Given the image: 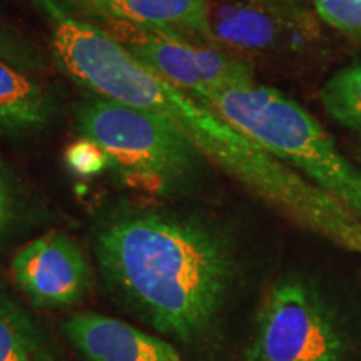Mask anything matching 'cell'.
<instances>
[{"label":"cell","instance_id":"obj_1","mask_svg":"<svg viewBox=\"0 0 361 361\" xmlns=\"http://www.w3.org/2000/svg\"><path fill=\"white\" fill-rule=\"evenodd\" d=\"M52 52L66 74L90 94L166 117L204 159L252 196L306 231L361 256V221L353 213L206 104L147 71L102 27L62 20L54 30Z\"/></svg>","mask_w":361,"mask_h":361},{"label":"cell","instance_id":"obj_2","mask_svg":"<svg viewBox=\"0 0 361 361\" xmlns=\"http://www.w3.org/2000/svg\"><path fill=\"white\" fill-rule=\"evenodd\" d=\"M94 251L111 291L147 326L180 343L209 335L231 296V246L200 218L117 213L99 228Z\"/></svg>","mask_w":361,"mask_h":361},{"label":"cell","instance_id":"obj_3","mask_svg":"<svg viewBox=\"0 0 361 361\" xmlns=\"http://www.w3.org/2000/svg\"><path fill=\"white\" fill-rule=\"evenodd\" d=\"M197 101L361 221V168L343 154L323 126L296 101L258 82L219 90Z\"/></svg>","mask_w":361,"mask_h":361},{"label":"cell","instance_id":"obj_4","mask_svg":"<svg viewBox=\"0 0 361 361\" xmlns=\"http://www.w3.org/2000/svg\"><path fill=\"white\" fill-rule=\"evenodd\" d=\"M80 137L102 149L109 168L129 186L173 196L196 183L204 157L169 119L90 94L74 111Z\"/></svg>","mask_w":361,"mask_h":361},{"label":"cell","instance_id":"obj_5","mask_svg":"<svg viewBox=\"0 0 361 361\" xmlns=\"http://www.w3.org/2000/svg\"><path fill=\"white\" fill-rule=\"evenodd\" d=\"M350 345L319 293L284 279L264 298L246 361H348Z\"/></svg>","mask_w":361,"mask_h":361},{"label":"cell","instance_id":"obj_6","mask_svg":"<svg viewBox=\"0 0 361 361\" xmlns=\"http://www.w3.org/2000/svg\"><path fill=\"white\" fill-rule=\"evenodd\" d=\"M104 24L102 29L139 64L194 99L256 82L247 59L218 45L191 42L126 22L104 20Z\"/></svg>","mask_w":361,"mask_h":361},{"label":"cell","instance_id":"obj_7","mask_svg":"<svg viewBox=\"0 0 361 361\" xmlns=\"http://www.w3.org/2000/svg\"><path fill=\"white\" fill-rule=\"evenodd\" d=\"M11 271L17 290L40 310L78 305L92 284V268L82 247L61 231H49L22 246Z\"/></svg>","mask_w":361,"mask_h":361},{"label":"cell","instance_id":"obj_8","mask_svg":"<svg viewBox=\"0 0 361 361\" xmlns=\"http://www.w3.org/2000/svg\"><path fill=\"white\" fill-rule=\"evenodd\" d=\"M62 333L85 361H183L162 336L107 314H72Z\"/></svg>","mask_w":361,"mask_h":361},{"label":"cell","instance_id":"obj_9","mask_svg":"<svg viewBox=\"0 0 361 361\" xmlns=\"http://www.w3.org/2000/svg\"><path fill=\"white\" fill-rule=\"evenodd\" d=\"M213 44L233 52H261L290 42V32H318L306 29L274 8L250 2H209Z\"/></svg>","mask_w":361,"mask_h":361},{"label":"cell","instance_id":"obj_10","mask_svg":"<svg viewBox=\"0 0 361 361\" xmlns=\"http://www.w3.org/2000/svg\"><path fill=\"white\" fill-rule=\"evenodd\" d=\"M99 20H116L186 39L213 44L209 0H96Z\"/></svg>","mask_w":361,"mask_h":361},{"label":"cell","instance_id":"obj_11","mask_svg":"<svg viewBox=\"0 0 361 361\" xmlns=\"http://www.w3.org/2000/svg\"><path fill=\"white\" fill-rule=\"evenodd\" d=\"M56 112L51 90L0 59V134L35 133L51 123Z\"/></svg>","mask_w":361,"mask_h":361},{"label":"cell","instance_id":"obj_12","mask_svg":"<svg viewBox=\"0 0 361 361\" xmlns=\"http://www.w3.org/2000/svg\"><path fill=\"white\" fill-rule=\"evenodd\" d=\"M0 361H64L32 316L0 290Z\"/></svg>","mask_w":361,"mask_h":361},{"label":"cell","instance_id":"obj_13","mask_svg":"<svg viewBox=\"0 0 361 361\" xmlns=\"http://www.w3.org/2000/svg\"><path fill=\"white\" fill-rule=\"evenodd\" d=\"M319 102L338 124L361 134V62L338 71L319 90Z\"/></svg>","mask_w":361,"mask_h":361},{"label":"cell","instance_id":"obj_14","mask_svg":"<svg viewBox=\"0 0 361 361\" xmlns=\"http://www.w3.org/2000/svg\"><path fill=\"white\" fill-rule=\"evenodd\" d=\"M311 4L324 24L361 42V0H311Z\"/></svg>","mask_w":361,"mask_h":361},{"label":"cell","instance_id":"obj_15","mask_svg":"<svg viewBox=\"0 0 361 361\" xmlns=\"http://www.w3.org/2000/svg\"><path fill=\"white\" fill-rule=\"evenodd\" d=\"M0 59L30 75L42 69L37 51L4 25H0Z\"/></svg>","mask_w":361,"mask_h":361},{"label":"cell","instance_id":"obj_16","mask_svg":"<svg viewBox=\"0 0 361 361\" xmlns=\"http://www.w3.org/2000/svg\"><path fill=\"white\" fill-rule=\"evenodd\" d=\"M66 162L72 173L79 176H97L109 169V159L97 144L80 137L66 151Z\"/></svg>","mask_w":361,"mask_h":361},{"label":"cell","instance_id":"obj_17","mask_svg":"<svg viewBox=\"0 0 361 361\" xmlns=\"http://www.w3.org/2000/svg\"><path fill=\"white\" fill-rule=\"evenodd\" d=\"M252 2L274 8V11L281 12L283 16L290 17L291 20L298 22L300 25L306 27V29L318 32L314 17L310 12L308 6H306V0H252Z\"/></svg>","mask_w":361,"mask_h":361},{"label":"cell","instance_id":"obj_18","mask_svg":"<svg viewBox=\"0 0 361 361\" xmlns=\"http://www.w3.org/2000/svg\"><path fill=\"white\" fill-rule=\"evenodd\" d=\"M13 209H16V201H13L12 188L2 168H0V243L6 238L8 226L12 223Z\"/></svg>","mask_w":361,"mask_h":361},{"label":"cell","instance_id":"obj_19","mask_svg":"<svg viewBox=\"0 0 361 361\" xmlns=\"http://www.w3.org/2000/svg\"><path fill=\"white\" fill-rule=\"evenodd\" d=\"M35 4H42V2H52L56 4L69 16L79 17L78 12L84 13V16L92 17V19H97L96 13V0H34Z\"/></svg>","mask_w":361,"mask_h":361},{"label":"cell","instance_id":"obj_20","mask_svg":"<svg viewBox=\"0 0 361 361\" xmlns=\"http://www.w3.org/2000/svg\"><path fill=\"white\" fill-rule=\"evenodd\" d=\"M355 157H356V161H358L360 166H361V142L355 147Z\"/></svg>","mask_w":361,"mask_h":361}]
</instances>
